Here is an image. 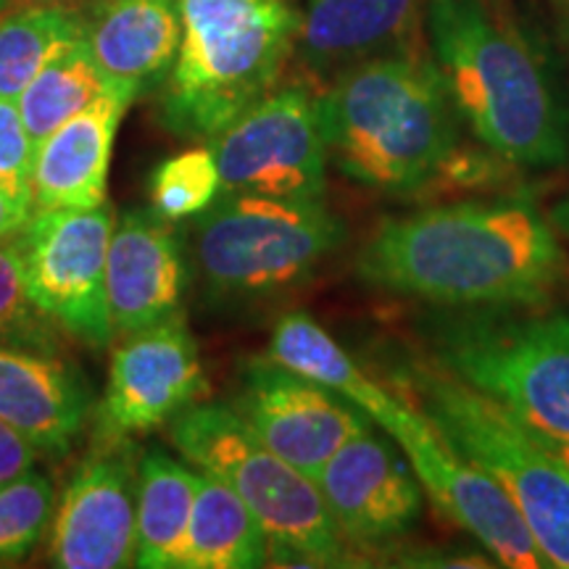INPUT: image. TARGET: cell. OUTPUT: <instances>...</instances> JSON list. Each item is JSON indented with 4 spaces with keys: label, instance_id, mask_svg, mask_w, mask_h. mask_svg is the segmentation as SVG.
Returning a JSON list of instances; mask_svg holds the SVG:
<instances>
[{
    "label": "cell",
    "instance_id": "6da1fadb",
    "mask_svg": "<svg viewBox=\"0 0 569 569\" xmlns=\"http://www.w3.org/2000/svg\"><path fill=\"white\" fill-rule=\"evenodd\" d=\"M356 274L448 309H509L546 301L565 280L567 256L532 203L465 201L380 219Z\"/></svg>",
    "mask_w": 569,
    "mask_h": 569
},
{
    "label": "cell",
    "instance_id": "7a4b0ae2",
    "mask_svg": "<svg viewBox=\"0 0 569 569\" xmlns=\"http://www.w3.org/2000/svg\"><path fill=\"white\" fill-rule=\"evenodd\" d=\"M430 56L457 113L498 159L569 161V111L528 40L486 0H425Z\"/></svg>",
    "mask_w": 569,
    "mask_h": 569
},
{
    "label": "cell",
    "instance_id": "3957f363",
    "mask_svg": "<svg viewBox=\"0 0 569 569\" xmlns=\"http://www.w3.org/2000/svg\"><path fill=\"white\" fill-rule=\"evenodd\" d=\"M319 113L327 159L382 193L419 190L457 153V106L427 51L353 63L319 96Z\"/></svg>",
    "mask_w": 569,
    "mask_h": 569
},
{
    "label": "cell",
    "instance_id": "277c9868",
    "mask_svg": "<svg viewBox=\"0 0 569 569\" xmlns=\"http://www.w3.org/2000/svg\"><path fill=\"white\" fill-rule=\"evenodd\" d=\"M180 51L163 84L161 122L180 138L213 140L269 96L298 34L288 0H177Z\"/></svg>",
    "mask_w": 569,
    "mask_h": 569
},
{
    "label": "cell",
    "instance_id": "5b68a950",
    "mask_svg": "<svg viewBox=\"0 0 569 569\" xmlns=\"http://www.w3.org/2000/svg\"><path fill=\"white\" fill-rule=\"evenodd\" d=\"M172 443L201 472L222 480L248 503L284 565H346V538L317 480L277 457L227 403H193L172 419Z\"/></svg>",
    "mask_w": 569,
    "mask_h": 569
},
{
    "label": "cell",
    "instance_id": "8992f818",
    "mask_svg": "<svg viewBox=\"0 0 569 569\" xmlns=\"http://www.w3.org/2000/svg\"><path fill=\"white\" fill-rule=\"evenodd\" d=\"M419 411L459 457L490 475L551 569H569V475L525 422L446 369H411Z\"/></svg>",
    "mask_w": 569,
    "mask_h": 569
},
{
    "label": "cell",
    "instance_id": "52a82bcc",
    "mask_svg": "<svg viewBox=\"0 0 569 569\" xmlns=\"http://www.w3.org/2000/svg\"><path fill=\"white\" fill-rule=\"evenodd\" d=\"M436 365L538 432L569 436V315L490 311L432 325Z\"/></svg>",
    "mask_w": 569,
    "mask_h": 569
},
{
    "label": "cell",
    "instance_id": "ba28073f",
    "mask_svg": "<svg viewBox=\"0 0 569 569\" xmlns=\"http://www.w3.org/2000/svg\"><path fill=\"white\" fill-rule=\"evenodd\" d=\"M346 227L322 198L219 193L198 217V267L219 298H259L303 282Z\"/></svg>",
    "mask_w": 569,
    "mask_h": 569
},
{
    "label": "cell",
    "instance_id": "9c48e42d",
    "mask_svg": "<svg viewBox=\"0 0 569 569\" xmlns=\"http://www.w3.org/2000/svg\"><path fill=\"white\" fill-rule=\"evenodd\" d=\"M113 227L109 203L34 211L21 230L27 296L67 336L92 348L113 338L106 261Z\"/></svg>",
    "mask_w": 569,
    "mask_h": 569
},
{
    "label": "cell",
    "instance_id": "30bf717a",
    "mask_svg": "<svg viewBox=\"0 0 569 569\" xmlns=\"http://www.w3.org/2000/svg\"><path fill=\"white\" fill-rule=\"evenodd\" d=\"M222 193L322 198L327 142L319 96L284 84L256 101L213 138Z\"/></svg>",
    "mask_w": 569,
    "mask_h": 569
},
{
    "label": "cell",
    "instance_id": "8fae6325",
    "mask_svg": "<svg viewBox=\"0 0 569 569\" xmlns=\"http://www.w3.org/2000/svg\"><path fill=\"white\" fill-rule=\"evenodd\" d=\"M234 409L269 451L311 480L348 440L375 427L343 396L272 359H253L243 367V388Z\"/></svg>",
    "mask_w": 569,
    "mask_h": 569
},
{
    "label": "cell",
    "instance_id": "7c38bea8",
    "mask_svg": "<svg viewBox=\"0 0 569 569\" xmlns=\"http://www.w3.org/2000/svg\"><path fill=\"white\" fill-rule=\"evenodd\" d=\"M393 443L409 459L419 486L438 511L486 546L498 565L511 569L551 567L501 486L472 461L459 457L422 411L417 409L396 432Z\"/></svg>",
    "mask_w": 569,
    "mask_h": 569
},
{
    "label": "cell",
    "instance_id": "4fadbf2b",
    "mask_svg": "<svg viewBox=\"0 0 569 569\" xmlns=\"http://www.w3.org/2000/svg\"><path fill=\"white\" fill-rule=\"evenodd\" d=\"M209 396L198 346L180 315L134 332L111 356L101 403L106 440L151 432Z\"/></svg>",
    "mask_w": 569,
    "mask_h": 569
},
{
    "label": "cell",
    "instance_id": "5bb4252c",
    "mask_svg": "<svg viewBox=\"0 0 569 569\" xmlns=\"http://www.w3.org/2000/svg\"><path fill=\"white\" fill-rule=\"evenodd\" d=\"M138 469L130 448L111 440L88 457L63 488L51 525V565L117 569L134 565Z\"/></svg>",
    "mask_w": 569,
    "mask_h": 569
},
{
    "label": "cell",
    "instance_id": "9a60e30c",
    "mask_svg": "<svg viewBox=\"0 0 569 569\" xmlns=\"http://www.w3.org/2000/svg\"><path fill=\"white\" fill-rule=\"evenodd\" d=\"M317 486L346 543L386 546L415 528L425 490L403 451L361 432L317 475Z\"/></svg>",
    "mask_w": 569,
    "mask_h": 569
},
{
    "label": "cell",
    "instance_id": "2e32d148",
    "mask_svg": "<svg viewBox=\"0 0 569 569\" xmlns=\"http://www.w3.org/2000/svg\"><path fill=\"white\" fill-rule=\"evenodd\" d=\"M184 290L182 246L156 211H127L113 227L106 261L111 327L130 338L180 315Z\"/></svg>",
    "mask_w": 569,
    "mask_h": 569
},
{
    "label": "cell",
    "instance_id": "e0dca14e",
    "mask_svg": "<svg viewBox=\"0 0 569 569\" xmlns=\"http://www.w3.org/2000/svg\"><path fill=\"white\" fill-rule=\"evenodd\" d=\"M90 415V390L56 351L0 340V422L40 453L67 457Z\"/></svg>",
    "mask_w": 569,
    "mask_h": 569
},
{
    "label": "cell",
    "instance_id": "ac0fdd59",
    "mask_svg": "<svg viewBox=\"0 0 569 569\" xmlns=\"http://www.w3.org/2000/svg\"><path fill=\"white\" fill-rule=\"evenodd\" d=\"M82 46L106 80L132 92L163 80L180 51L177 0H84Z\"/></svg>",
    "mask_w": 569,
    "mask_h": 569
},
{
    "label": "cell",
    "instance_id": "d6986e66",
    "mask_svg": "<svg viewBox=\"0 0 569 569\" xmlns=\"http://www.w3.org/2000/svg\"><path fill=\"white\" fill-rule=\"evenodd\" d=\"M132 101L124 90L106 92L40 142L32 163L34 211L106 203L113 138Z\"/></svg>",
    "mask_w": 569,
    "mask_h": 569
},
{
    "label": "cell",
    "instance_id": "ffe728a7",
    "mask_svg": "<svg viewBox=\"0 0 569 569\" xmlns=\"http://www.w3.org/2000/svg\"><path fill=\"white\" fill-rule=\"evenodd\" d=\"M422 0H306L298 34L317 67H353L388 53H419Z\"/></svg>",
    "mask_w": 569,
    "mask_h": 569
},
{
    "label": "cell",
    "instance_id": "44dd1931",
    "mask_svg": "<svg viewBox=\"0 0 569 569\" xmlns=\"http://www.w3.org/2000/svg\"><path fill=\"white\" fill-rule=\"evenodd\" d=\"M269 359L343 396L356 409L365 411L377 427H382L390 438L417 415L415 403L382 388L375 377H369L356 365L351 353L317 319L301 315V311H290L274 325L272 340H269Z\"/></svg>",
    "mask_w": 569,
    "mask_h": 569
},
{
    "label": "cell",
    "instance_id": "7402d4cb",
    "mask_svg": "<svg viewBox=\"0 0 569 569\" xmlns=\"http://www.w3.org/2000/svg\"><path fill=\"white\" fill-rule=\"evenodd\" d=\"M198 475L159 448L138 467L134 567L188 569V530Z\"/></svg>",
    "mask_w": 569,
    "mask_h": 569
},
{
    "label": "cell",
    "instance_id": "603a6c76",
    "mask_svg": "<svg viewBox=\"0 0 569 569\" xmlns=\"http://www.w3.org/2000/svg\"><path fill=\"white\" fill-rule=\"evenodd\" d=\"M269 540L248 503L211 475H198L188 530V569H253L267 565Z\"/></svg>",
    "mask_w": 569,
    "mask_h": 569
},
{
    "label": "cell",
    "instance_id": "cb8c5ba5",
    "mask_svg": "<svg viewBox=\"0 0 569 569\" xmlns=\"http://www.w3.org/2000/svg\"><path fill=\"white\" fill-rule=\"evenodd\" d=\"M82 40L80 6H21L0 17V98H17L63 48Z\"/></svg>",
    "mask_w": 569,
    "mask_h": 569
},
{
    "label": "cell",
    "instance_id": "d4e9b609",
    "mask_svg": "<svg viewBox=\"0 0 569 569\" xmlns=\"http://www.w3.org/2000/svg\"><path fill=\"white\" fill-rule=\"evenodd\" d=\"M111 90L122 88L106 80V74L90 59L82 40L53 56L17 98L21 119H24L27 132L34 142V151L48 134H53L63 122H69L71 117H77Z\"/></svg>",
    "mask_w": 569,
    "mask_h": 569
},
{
    "label": "cell",
    "instance_id": "484cf974",
    "mask_svg": "<svg viewBox=\"0 0 569 569\" xmlns=\"http://www.w3.org/2000/svg\"><path fill=\"white\" fill-rule=\"evenodd\" d=\"M148 193H151L153 211L167 222H180V219L203 213L222 193L213 148L198 146L169 156L151 174Z\"/></svg>",
    "mask_w": 569,
    "mask_h": 569
},
{
    "label": "cell",
    "instance_id": "4316f807",
    "mask_svg": "<svg viewBox=\"0 0 569 569\" xmlns=\"http://www.w3.org/2000/svg\"><path fill=\"white\" fill-rule=\"evenodd\" d=\"M0 340L40 351H56L59 340L56 325L27 296L21 230L0 238Z\"/></svg>",
    "mask_w": 569,
    "mask_h": 569
},
{
    "label": "cell",
    "instance_id": "83f0119b",
    "mask_svg": "<svg viewBox=\"0 0 569 569\" xmlns=\"http://www.w3.org/2000/svg\"><path fill=\"white\" fill-rule=\"evenodd\" d=\"M53 509V482L32 469L0 486V561L24 559L51 525Z\"/></svg>",
    "mask_w": 569,
    "mask_h": 569
},
{
    "label": "cell",
    "instance_id": "f1b7e54d",
    "mask_svg": "<svg viewBox=\"0 0 569 569\" xmlns=\"http://www.w3.org/2000/svg\"><path fill=\"white\" fill-rule=\"evenodd\" d=\"M34 142L17 101L0 98V188L32 203Z\"/></svg>",
    "mask_w": 569,
    "mask_h": 569
},
{
    "label": "cell",
    "instance_id": "f546056e",
    "mask_svg": "<svg viewBox=\"0 0 569 569\" xmlns=\"http://www.w3.org/2000/svg\"><path fill=\"white\" fill-rule=\"evenodd\" d=\"M34 457H38V448L13 427L0 422V486L30 472Z\"/></svg>",
    "mask_w": 569,
    "mask_h": 569
},
{
    "label": "cell",
    "instance_id": "4dcf8cb0",
    "mask_svg": "<svg viewBox=\"0 0 569 569\" xmlns=\"http://www.w3.org/2000/svg\"><path fill=\"white\" fill-rule=\"evenodd\" d=\"M34 213L30 201H21V198L6 193L0 188V238H9V234H17L24 230V224L30 222Z\"/></svg>",
    "mask_w": 569,
    "mask_h": 569
},
{
    "label": "cell",
    "instance_id": "1f68e13d",
    "mask_svg": "<svg viewBox=\"0 0 569 569\" xmlns=\"http://www.w3.org/2000/svg\"><path fill=\"white\" fill-rule=\"evenodd\" d=\"M530 430H532V427H530ZM532 436L538 438V443L543 446L546 451H549L551 457L557 459L569 475V436H551V432H538V430H532Z\"/></svg>",
    "mask_w": 569,
    "mask_h": 569
},
{
    "label": "cell",
    "instance_id": "d6a6232c",
    "mask_svg": "<svg viewBox=\"0 0 569 569\" xmlns=\"http://www.w3.org/2000/svg\"><path fill=\"white\" fill-rule=\"evenodd\" d=\"M549 222L565 243H569V196L561 198L549 209Z\"/></svg>",
    "mask_w": 569,
    "mask_h": 569
},
{
    "label": "cell",
    "instance_id": "836d02e7",
    "mask_svg": "<svg viewBox=\"0 0 569 569\" xmlns=\"http://www.w3.org/2000/svg\"><path fill=\"white\" fill-rule=\"evenodd\" d=\"M84 0H0V17L21 6H82Z\"/></svg>",
    "mask_w": 569,
    "mask_h": 569
}]
</instances>
